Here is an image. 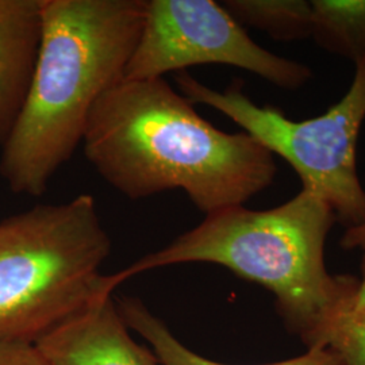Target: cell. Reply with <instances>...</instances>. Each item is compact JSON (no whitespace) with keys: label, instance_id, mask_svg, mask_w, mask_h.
I'll list each match as a JSON object with an SVG mask.
<instances>
[{"label":"cell","instance_id":"3957f363","mask_svg":"<svg viewBox=\"0 0 365 365\" xmlns=\"http://www.w3.org/2000/svg\"><path fill=\"white\" fill-rule=\"evenodd\" d=\"M337 222L317 192L298 195L269 210L235 206L206 215L167 247L148 253L114 277L118 284L157 268L209 262L272 292L288 330L307 349H325L327 330L351 309L359 279L327 271L325 247Z\"/></svg>","mask_w":365,"mask_h":365},{"label":"cell","instance_id":"8992f818","mask_svg":"<svg viewBox=\"0 0 365 365\" xmlns=\"http://www.w3.org/2000/svg\"><path fill=\"white\" fill-rule=\"evenodd\" d=\"M203 64L249 71L286 90L304 86L309 66L268 52L214 0H145V15L123 80L164 78Z\"/></svg>","mask_w":365,"mask_h":365},{"label":"cell","instance_id":"277c9868","mask_svg":"<svg viewBox=\"0 0 365 365\" xmlns=\"http://www.w3.org/2000/svg\"><path fill=\"white\" fill-rule=\"evenodd\" d=\"M111 238L81 194L0 221V339L34 344L118 287L101 272Z\"/></svg>","mask_w":365,"mask_h":365},{"label":"cell","instance_id":"8fae6325","mask_svg":"<svg viewBox=\"0 0 365 365\" xmlns=\"http://www.w3.org/2000/svg\"><path fill=\"white\" fill-rule=\"evenodd\" d=\"M222 6L242 26L267 33L276 41L312 37L313 9L306 0H225Z\"/></svg>","mask_w":365,"mask_h":365},{"label":"cell","instance_id":"5bb4252c","mask_svg":"<svg viewBox=\"0 0 365 365\" xmlns=\"http://www.w3.org/2000/svg\"><path fill=\"white\" fill-rule=\"evenodd\" d=\"M339 244L344 249H361L365 252V223L346 229Z\"/></svg>","mask_w":365,"mask_h":365},{"label":"cell","instance_id":"7c38bea8","mask_svg":"<svg viewBox=\"0 0 365 365\" xmlns=\"http://www.w3.org/2000/svg\"><path fill=\"white\" fill-rule=\"evenodd\" d=\"M324 348L342 365H365V306L339 314L327 330Z\"/></svg>","mask_w":365,"mask_h":365},{"label":"cell","instance_id":"7a4b0ae2","mask_svg":"<svg viewBox=\"0 0 365 365\" xmlns=\"http://www.w3.org/2000/svg\"><path fill=\"white\" fill-rule=\"evenodd\" d=\"M144 15L145 0H42L37 64L0 155L14 194H45L73 157L93 107L123 80Z\"/></svg>","mask_w":365,"mask_h":365},{"label":"cell","instance_id":"ba28073f","mask_svg":"<svg viewBox=\"0 0 365 365\" xmlns=\"http://www.w3.org/2000/svg\"><path fill=\"white\" fill-rule=\"evenodd\" d=\"M42 25V0H0V148L26 99Z\"/></svg>","mask_w":365,"mask_h":365},{"label":"cell","instance_id":"4fadbf2b","mask_svg":"<svg viewBox=\"0 0 365 365\" xmlns=\"http://www.w3.org/2000/svg\"><path fill=\"white\" fill-rule=\"evenodd\" d=\"M0 365H49L34 344L0 339Z\"/></svg>","mask_w":365,"mask_h":365},{"label":"cell","instance_id":"6da1fadb","mask_svg":"<svg viewBox=\"0 0 365 365\" xmlns=\"http://www.w3.org/2000/svg\"><path fill=\"white\" fill-rule=\"evenodd\" d=\"M87 161L131 200L182 190L205 215L244 206L276 176L274 155L245 131L200 117L165 78L122 80L93 107Z\"/></svg>","mask_w":365,"mask_h":365},{"label":"cell","instance_id":"9a60e30c","mask_svg":"<svg viewBox=\"0 0 365 365\" xmlns=\"http://www.w3.org/2000/svg\"><path fill=\"white\" fill-rule=\"evenodd\" d=\"M361 271H363V276H361V279H359V286H357L356 295H354V299H353L352 309L365 306V256Z\"/></svg>","mask_w":365,"mask_h":365},{"label":"cell","instance_id":"52a82bcc","mask_svg":"<svg viewBox=\"0 0 365 365\" xmlns=\"http://www.w3.org/2000/svg\"><path fill=\"white\" fill-rule=\"evenodd\" d=\"M107 294L34 342L49 365H158L152 351L133 339Z\"/></svg>","mask_w":365,"mask_h":365},{"label":"cell","instance_id":"5b68a950","mask_svg":"<svg viewBox=\"0 0 365 365\" xmlns=\"http://www.w3.org/2000/svg\"><path fill=\"white\" fill-rule=\"evenodd\" d=\"M352 84L325 114L288 119L271 106L256 105L235 80L220 91L188 72L175 75L178 88L194 105L209 106L230 118L272 155L297 170L302 188L322 196L346 229L365 223V190L357 173V141L365 120V58L354 63Z\"/></svg>","mask_w":365,"mask_h":365},{"label":"cell","instance_id":"30bf717a","mask_svg":"<svg viewBox=\"0 0 365 365\" xmlns=\"http://www.w3.org/2000/svg\"><path fill=\"white\" fill-rule=\"evenodd\" d=\"M312 37L325 51L365 58V0H313Z\"/></svg>","mask_w":365,"mask_h":365},{"label":"cell","instance_id":"9c48e42d","mask_svg":"<svg viewBox=\"0 0 365 365\" xmlns=\"http://www.w3.org/2000/svg\"><path fill=\"white\" fill-rule=\"evenodd\" d=\"M118 310L131 331L149 344L161 365H235L210 360L194 352L178 339L168 325L152 313L143 300L134 297L115 298ZM253 365H342L329 349H307L306 353L283 361Z\"/></svg>","mask_w":365,"mask_h":365}]
</instances>
